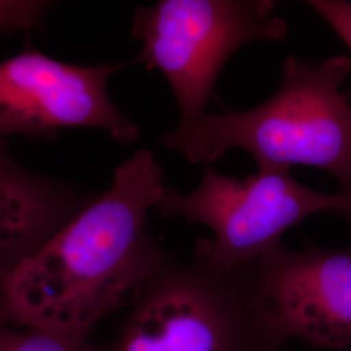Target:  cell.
Returning <instances> with one entry per match:
<instances>
[{
  "instance_id": "obj_1",
  "label": "cell",
  "mask_w": 351,
  "mask_h": 351,
  "mask_svg": "<svg viewBox=\"0 0 351 351\" xmlns=\"http://www.w3.org/2000/svg\"><path fill=\"white\" fill-rule=\"evenodd\" d=\"M150 150L113 172L111 186L20 264L0 289V326L88 341L103 320L128 310L171 254L150 213L168 185Z\"/></svg>"
},
{
  "instance_id": "obj_2",
  "label": "cell",
  "mask_w": 351,
  "mask_h": 351,
  "mask_svg": "<svg viewBox=\"0 0 351 351\" xmlns=\"http://www.w3.org/2000/svg\"><path fill=\"white\" fill-rule=\"evenodd\" d=\"M351 71L343 55L322 62L288 56L274 97L250 110L204 113L177 125L159 143L189 163L213 165L234 149L247 151L258 171L310 165L351 181V101L341 91Z\"/></svg>"
},
{
  "instance_id": "obj_3",
  "label": "cell",
  "mask_w": 351,
  "mask_h": 351,
  "mask_svg": "<svg viewBox=\"0 0 351 351\" xmlns=\"http://www.w3.org/2000/svg\"><path fill=\"white\" fill-rule=\"evenodd\" d=\"M255 263L171 255L98 351H282L287 339L265 306Z\"/></svg>"
},
{
  "instance_id": "obj_4",
  "label": "cell",
  "mask_w": 351,
  "mask_h": 351,
  "mask_svg": "<svg viewBox=\"0 0 351 351\" xmlns=\"http://www.w3.org/2000/svg\"><path fill=\"white\" fill-rule=\"evenodd\" d=\"M277 7L274 0H160L136 8L132 36L142 46L134 63L165 77L177 101L178 125L206 113L215 84L236 51L288 36Z\"/></svg>"
},
{
  "instance_id": "obj_5",
  "label": "cell",
  "mask_w": 351,
  "mask_h": 351,
  "mask_svg": "<svg viewBox=\"0 0 351 351\" xmlns=\"http://www.w3.org/2000/svg\"><path fill=\"white\" fill-rule=\"evenodd\" d=\"M345 208V198L300 184L289 169H264L246 177H228L203 165L199 186L181 194L168 186L155 208L165 219H184L213 232L199 239L194 252L224 267L251 263L282 245L289 228L316 213Z\"/></svg>"
},
{
  "instance_id": "obj_6",
  "label": "cell",
  "mask_w": 351,
  "mask_h": 351,
  "mask_svg": "<svg viewBox=\"0 0 351 351\" xmlns=\"http://www.w3.org/2000/svg\"><path fill=\"white\" fill-rule=\"evenodd\" d=\"M121 64L75 65L33 46L0 62V137L52 138L71 128L104 130L130 145L139 126L108 94L110 77Z\"/></svg>"
},
{
  "instance_id": "obj_7",
  "label": "cell",
  "mask_w": 351,
  "mask_h": 351,
  "mask_svg": "<svg viewBox=\"0 0 351 351\" xmlns=\"http://www.w3.org/2000/svg\"><path fill=\"white\" fill-rule=\"evenodd\" d=\"M255 265L265 306L284 339L326 349L351 346V247L291 251L280 245Z\"/></svg>"
},
{
  "instance_id": "obj_8",
  "label": "cell",
  "mask_w": 351,
  "mask_h": 351,
  "mask_svg": "<svg viewBox=\"0 0 351 351\" xmlns=\"http://www.w3.org/2000/svg\"><path fill=\"white\" fill-rule=\"evenodd\" d=\"M93 195L26 168L0 137V289Z\"/></svg>"
},
{
  "instance_id": "obj_9",
  "label": "cell",
  "mask_w": 351,
  "mask_h": 351,
  "mask_svg": "<svg viewBox=\"0 0 351 351\" xmlns=\"http://www.w3.org/2000/svg\"><path fill=\"white\" fill-rule=\"evenodd\" d=\"M0 351H98L91 339L75 341L26 326H0Z\"/></svg>"
},
{
  "instance_id": "obj_10",
  "label": "cell",
  "mask_w": 351,
  "mask_h": 351,
  "mask_svg": "<svg viewBox=\"0 0 351 351\" xmlns=\"http://www.w3.org/2000/svg\"><path fill=\"white\" fill-rule=\"evenodd\" d=\"M52 3L39 0H0V33L26 32L42 25Z\"/></svg>"
},
{
  "instance_id": "obj_11",
  "label": "cell",
  "mask_w": 351,
  "mask_h": 351,
  "mask_svg": "<svg viewBox=\"0 0 351 351\" xmlns=\"http://www.w3.org/2000/svg\"><path fill=\"white\" fill-rule=\"evenodd\" d=\"M306 5L320 14L351 50V3L339 0H310Z\"/></svg>"
},
{
  "instance_id": "obj_12",
  "label": "cell",
  "mask_w": 351,
  "mask_h": 351,
  "mask_svg": "<svg viewBox=\"0 0 351 351\" xmlns=\"http://www.w3.org/2000/svg\"><path fill=\"white\" fill-rule=\"evenodd\" d=\"M339 193L345 198V208L339 213V215L343 216L351 226V181L343 188H339Z\"/></svg>"
}]
</instances>
